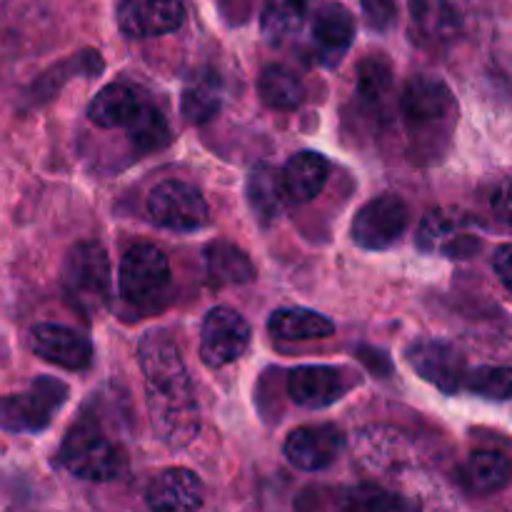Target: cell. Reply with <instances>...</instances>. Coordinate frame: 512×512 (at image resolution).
Listing matches in <instances>:
<instances>
[{
	"label": "cell",
	"instance_id": "6da1fadb",
	"mask_svg": "<svg viewBox=\"0 0 512 512\" xmlns=\"http://www.w3.org/2000/svg\"><path fill=\"white\" fill-rule=\"evenodd\" d=\"M145 403L155 438L180 450L200 433V408L180 348L165 330H150L138 343Z\"/></svg>",
	"mask_w": 512,
	"mask_h": 512
},
{
	"label": "cell",
	"instance_id": "7a4b0ae2",
	"mask_svg": "<svg viewBox=\"0 0 512 512\" xmlns=\"http://www.w3.org/2000/svg\"><path fill=\"white\" fill-rule=\"evenodd\" d=\"M58 463L85 483H113L128 470V453L93 418H80L58 450Z\"/></svg>",
	"mask_w": 512,
	"mask_h": 512
},
{
	"label": "cell",
	"instance_id": "3957f363",
	"mask_svg": "<svg viewBox=\"0 0 512 512\" xmlns=\"http://www.w3.org/2000/svg\"><path fill=\"white\" fill-rule=\"evenodd\" d=\"M173 283L170 260L158 245L135 243L120 260L118 288L133 308H153L168 295Z\"/></svg>",
	"mask_w": 512,
	"mask_h": 512
},
{
	"label": "cell",
	"instance_id": "277c9868",
	"mask_svg": "<svg viewBox=\"0 0 512 512\" xmlns=\"http://www.w3.org/2000/svg\"><path fill=\"white\" fill-rule=\"evenodd\" d=\"M68 385L58 378H35L28 390L0 398V430L5 433H43L68 400Z\"/></svg>",
	"mask_w": 512,
	"mask_h": 512
},
{
	"label": "cell",
	"instance_id": "5b68a950",
	"mask_svg": "<svg viewBox=\"0 0 512 512\" xmlns=\"http://www.w3.org/2000/svg\"><path fill=\"white\" fill-rule=\"evenodd\" d=\"M110 260L95 240L73 245L63 265V288L80 310H98L110 298Z\"/></svg>",
	"mask_w": 512,
	"mask_h": 512
},
{
	"label": "cell",
	"instance_id": "8992f818",
	"mask_svg": "<svg viewBox=\"0 0 512 512\" xmlns=\"http://www.w3.org/2000/svg\"><path fill=\"white\" fill-rule=\"evenodd\" d=\"M148 215L160 228L173 233H193L208 223V203L195 185L170 178L150 190Z\"/></svg>",
	"mask_w": 512,
	"mask_h": 512
},
{
	"label": "cell",
	"instance_id": "52a82bcc",
	"mask_svg": "<svg viewBox=\"0 0 512 512\" xmlns=\"http://www.w3.org/2000/svg\"><path fill=\"white\" fill-rule=\"evenodd\" d=\"M410 225V208L393 193L378 195L358 210L353 220V240L365 250H388Z\"/></svg>",
	"mask_w": 512,
	"mask_h": 512
},
{
	"label": "cell",
	"instance_id": "ba28073f",
	"mask_svg": "<svg viewBox=\"0 0 512 512\" xmlns=\"http://www.w3.org/2000/svg\"><path fill=\"white\" fill-rule=\"evenodd\" d=\"M253 330L250 323L233 308H218L210 310L203 318V328H200V358L208 368H225V365L235 363L243 358L248 350Z\"/></svg>",
	"mask_w": 512,
	"mask_h": 512
},
{
	"label": "cell",
	"instance_id": "9c48e42d",
	"mask_svg": "<svg viewBox=\"0 0 512 512\" xmlns=\"http://www.w3.org/2000/svg\"><path fill=\"white\" fill-rule=\"evenodd\" d=\"M405 360L420 378L448 395L458 393L465 383V375H468L463 353L453 343L440 338L415 340L405 353Z\"/></svg>",
	"mask_w": 512,
	"mask_h": 512
},
{
	"label": "cell",
	"instance_id": "30bf717a",
	"mask_svg": "<svg viewBox=\"0 0 512 512\" xmlns=\"http://www.w3.org/2000/svg\"><path fill=\"white\" fill-rule=\"evenodd\" d=\"M400 110L410 128L448 123L455 115V98L448 83L438 75L418 73L408 78L400 93Z\"/></svg>",
	"mask_w": 512,
	"mask_h": 512
},
{
	"label": "cell",
	"instance_id": "8fae6325",
	"mask_svg": "<svg viewBox=\"0 0 512 512\" xmlns=\"http://www.w3.org/2000/svg\"><path fill=\"white\" fill-rule=\"evenodd\" d=\"M28 348L40 360L65 370H85L93 363V343L80 330L60 323H38L28 333Z\"/></svg>",
	"mask_w": 512,
	"mask_h": 512
},
{
	"label": "cell",
	"instance_id": "7c38bea8",
	"mask_svg": "<svg viewBox=\"0 0 512 512\" xmlns=\"http://www.w3.org/2000/svg\"><path fill=\"white\" fill-rule=\"evenodd\" d=\"M345 435L338 425H305L293 430L283 445V453L293 468L305 473H320L340 458Z\"/></svg>",
	"mask_w": 512,
	"mask_h": 512
},
{
	"label": "cell",
	"instance_id": "4fadbf2b",
	"mask_svg": "<svg viewBox=\"0 0 512 512\" xmlns=\"http://www.w3.org/2000/svg\"><path fill=\"white\" fill-rule=\"evenodd\" d=\"M118 28L128 38L145 40L175 33L185 23L183 0H120Z\"/></svg>",
	"mask_w": 512,
	"mask_h": 512
},
{
	"label": "cell",
	"instance_id": "5bb4252c",
	"mask_svg": "<svg viewBox=\"0 0 512 512\" xmlns=\"http://www.w3.org/2000/svg\"><path fill=\"white\" fill-rule=\"evenodd\" d=\"M315 55L325 68H338L355 40V15L343 3H323L315 8L310 25Z\"/></svg>",
	"mask_w": 512,
	"mask_h": 512
},
{
	"label": "cell",
	"instance_id": "9a60e30c",
	"mask_svg": "<svg viewBox=\"0 0 512 512\" xmlns=\"http://www.w3.org/2000/svg\"><path fill=\"white\" fill-rule=\"evenodd\" d=\"M348 390L350 380L345 370L330 368V365H303V368L290 370L288 375V393L300 408H328L345 398Z\"/></svg>",
	"mask_w": 512,
	"mask_h": 512
},
{
	"label": "cell",
	"instance_id": "2e32d148",
	"mask_svg": "<svg viewBox=\"0 0 512 512\" xmlns=\"http://www.w3.org/2000/svg\"><path fill=\"white\" fill-rule=\"evenodd\" d=\"M418 248L423 253L448 255V258H470L478 250V238L468 230L460 215L448 210H430L418 230Z\"/></svg>",
	"mask_w": 512,
	"mask_h": 512
},
{
	"label": "cell",
	"instance_id": "e0dca14e",
	"mask_svg": "<svg viewBox=\"0 0 512 512\" xmlns=\"http://www.w3.org/2000/svg\"><path fill=\"white\" fill-rule=\"evenodd\" d=\"M148 103L150 98L145 95V90H140L138 85L133 83H125V80H118V83L105 85V88L90 100L88 120L103 130H128Z\"/></svg>",
	"mask_w": 512,
	"mask_h": 512
},
{
	"label": "cell",
	"instance_id": "ac0fdd59",
	"mask_svg": "<svg viewBox=\"0 0 512 512\" xmlns=\"http://www.w3.org/2000/svg\"><path fill=\"white\" fill-rule=\"evenodd\" d=\"M145 503L153 510H198L205 503V490L193 470L170 468L150 480Z\"/></svg>",
	"mask_w": 512,
	"mask_h": 512
},
{
	"label": "cell",
	"instance_id": "d6986e66",
	"mask_svg": "<svg viewBox=\"0 0 512 512\" xmlns=\"http://www.w3.org/2000/svg\"><path fill=\"white\" fill-rule=\"evenodd\" d=\"M248 203L253 208L255 218L263 225H273L283 218L290 200L288 190L283 183V170L273 168L268 163H260L250 170L248 175Z\"/></svg>",
	"mask_w": 512,
	"mask_h": 512
},
{
	"label": "cell",
	"instance_id": "ffe728a7",
	"mask_svg": "<svg viewBox=\"0 0 512 512\" xmlns=\"http://www.w3.org/2000/svg\"><path fill=\"white\" fill-rule=\"evenodd\" d=\"M223 95L225 85L220 73H215L213 68L193 70L190 78L185 80L183 95H180V108H183L185 120L193 125L210 123L223 108Z\"/></svg>",
	"mask_w": 512,
	"mask_h": 512
},
{
	"label": "cell",
	"instance_id": "44dd1931",
	"mask_svg": "<svg viewBox=\"0 0 512 512\" xmlns=\"http://www.w3.org/2000/svg\"><path fill=\"white\" fill-rule=\"evenodd\" d=\"M330 180V163L315 150L295 153L283 168V183L293 203H310L323 193Z\"/></svg>",
	"mask_w": 512,
	"mask_h": 512
},
{
	"label": "cell",
	"instance_id": "7402d4cb",
	"mask_svg": "<svg viewBox=\"0 0 512 512\" xmlns=\"http://www.w3.org/2000/svg\"><path fill=\"white\" fill-rule=\"evenodd\" d=\"M318 0H265L260 13V30L273 48L288 43L315 13Z\"/></svg>",
	"mask_w": 512,
	"mask_h": 512
},
{
	"label": "cell",
	"instance_id": "603a6c76",
	"mask_svg": "<svg viewBox=\"0 0 512 512\" xmlns=\"http://www.w3.org/2000/svg\"><path fill=\"white\" fill-rule=\"evenodd\" d=\"M268 328L275 338L300 343V340L330 338L335 333V323L323 313L310 308H280L270 315Z\"/></svg>",
	"mask_w": 512,
	"mask_h": 512
},
{
	"label": "cell",
	"instance_id": "cb8c5ba5",
	"mask_svg": "<svg viewBox=\"0 0 512 512\" xmlns=\"http://www.w3.org/2000/svg\"><path fill=\"white\" fill-rule=\"evenodd\" d=\"M205 270L215 285H245L255 280V265L238 245L215 240L205 248Z\"/></svg>",
	"mask_w": 512,
	"mask_h": 512
},
{
	"label": "cell",
	"instance_id": "d4e9b609",
	"mask_svg": "<svg viewBox=\"0 0 512 512\" xmlns=\"http://www.w3.org/2000/svg\"><path fill=\"white\" fill-rule=\"evenodd\" d=\"M463 478L473 493H498V490L508 488L512 480V463L508 455L498 453V450H475L465 463Z\"/></svg>",
	"mask_w": 512,
	"mask_h": 512
},
{
	"label": "cell",
	"instance_id": "484cf974",
	"mask_svg": "<svg viewBox=\"0 0 512 512\" xmlns=\"http://www.w3.org/2000/svg\"><path fill=\"white\" fill-rule=\"evenodd\" d=\"M258 95L268 108L295 110L305 100V85L298 73L285 65H268L258 78Z\"/></svg>",
	"mask_w": 512,
	"mask_h": 512
},
{
	"label": "cell",
	"instance_id": "4316f807",
	"mask_svg": "<svg viewBox=\"0 0 512 512\" xmlns=\"http://www.w3.org/2000/svg\"><path fill=\"white\" fill-rule=\"evenodd\" d=\"M360 458L378 470L403 468L410 460V450L403 435H398L395 430L373 428L365 430L360 438Z\"/></svg>",
	"mask_w": 512,
	"mask_h": 512
},
{
	"label": "cell",
	"instance_id": "83f0119b",
	"mask_svg": "<svg viewBox=\"0 0 512 512\" xmlns=\"http://www.w3.org/2000/svg\"><path fill=\"white\" fill-rule=\"evenodd\" d=\"M100 70H103V58H100V53H95V50H83V53L73 55V58L63 60V63H58L55 68H50L40 80H35V85L30 88V95H33L38 103H43V100H48L50 95H55L63 88L65 80L75 78V75H88L90 78V75H100Z\"/></svg>",
	"mask_w": 512,
	"mask_h": 512
},
{
	"label": "cell",
	"instance_id": "f1b7e54d",
	"mask_svg": "<svg viewBox=\"0 0 512 512\" xmlns=\"http://www.w3.org/2000/svg\"><path fill=\"white\" fill-rule=\"evenodd\" d=\"M355 93L370 108H380L393 93V65L383 55H368L358 65Z\"/></svg>",
	"mask_w": 512,
	"mask_h": 512
},
{
	"label": "cell",
	"instance_id": "f546056e",
	"mask_svg": "<svg viewBox=\"0 0 512 512\" xmlns=\"http://www.w3.org/2000/svg\"><path fill=\"white\" fill-rule=\"evenodd\" d=\"M463 388L478 398L495 400H512V368L508 365H480V368L468 370Z\"/></svg>",
	"mask_w": 512,
	"mask_h": 512
},
{
	"label": "cell",
	"instance_id": "4dcf8cb0",
	"mask_svg": "<svg viewBox=\"0 0 512 512\" xmlns=\"http://www.w3.org/2000/svg\"><path fill=\"white\" fill-rule=\"evenodd\" d=\"M128 140L140 153H153V150L165 148L170 143L168 120H165V115L153 103H148L143 108V113L128 128Z\"/></svg>",
	"mask_w": 512,
	"mask_h": 512
},
{
	"label": "cell",
	"instance_id": "1f68e13d",
	"mask_svg": "<svg viewBox=\"0 0 512 512\" xmlns=\"http://www.w3.org/2000/svg\"><path fill=\"white\" fill-rule=\"evenodd\" d=\"M343 508L348 510H408L413 505L408 500L398 498L393 493L373 488V485H363V488L348 490L343 498Z\"/></svg>",
	"mask_w": 512,
	"mask_h": 512
},
{
	"label": "cell",
	"instance_id": "d6a6232c",
	"mask_svg": "<svg viewBox=\"0 0 512 512\" xmlns=\"http://www.w3.org/2000/svg\"><path fill=\"white\" fill-rule=\"evenodd\" d=\"M363 18L370 30L375 33H388L398 20V5L395 0H360Z\"/></svg>",
	"mask_w": 512,
	"mask_h": 512
},
{
	"label": "cell",
	"instance_id": "836d02e7",
	"mask_svg": "<svg viewBox=\"0 0 512 512\" xmlns=\"http://www.w3.org/2000/svg\"><path fill=\"white\" fill-rule=\"evenodd\" d=\"M490 208H493L495 218H498L500 223L512 228V175L500 180L498 188L493 190V198H490Z\"/></svg>",
	"mask_w": 512,
	"mask_h": 512
},
{
	"label": "cell",
	"instance_id": "e575fe53",
	"mask_svg": "<svg viewBox=\"0 0 512 512\" xmlns=\"http://www.w3.org/2000/svg\"><path fill=\"white\" fill-rule=\"evenodd\" d=\"M493 268L498 280L503 283V288L512 293V245H500V248L495 250Z\"/></svg>",
	"mask_w": 512,
	"mask_h": 512
}]
</instances>
